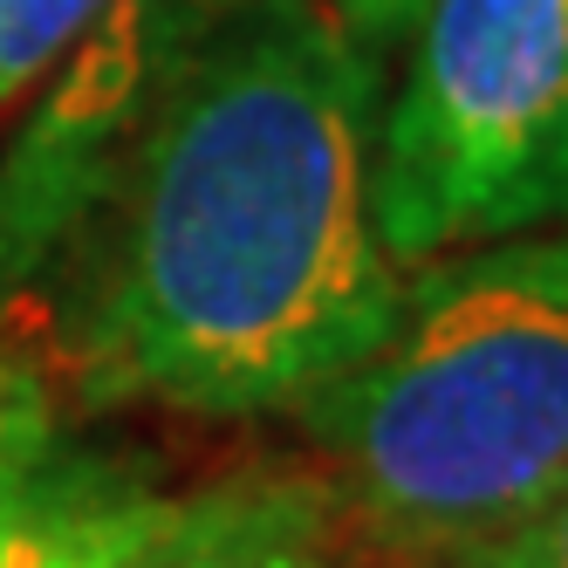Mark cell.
Segmentation results:
<instances>
[{"instance_id": "obj_3", "label": "cell", "mask_w": 568, "mask_h": 568, "mask_svg": "<svg viewBox=\"0 0 568 568\" xmlns=\"http://www.w3.org/2000/svg\"><path fill=\"white\" fill-rule=\"evenodd\" d=\"M568 220V0H418L377 131L397 267Z\"/></svg>"}, {"instance_id": "obj_6", "label": "cell", "mask_w": 568, "mask_h": 568, "mask_svg": "<svg viewBox=\"0 0 568 568\" xmlns=\"http://www.w3.org/2000/svg\"><path fill=\"white\" fill-rule=\"evenodd\" d=\"M165 500L131 466L49 453L0 479V568H131Z\"/></svg>"}, {"instance_id": "obj_1", "label": "cell", "mask_w": 568, "mask_h": 568, "mask_svg": "<svg viewBox=\"0 0 568 568\" xmlns=\"http://www.w3.org/2000/svg\"><path fill=\"white\" fill-rule=\"evenodd\" d=\"M384 55L329 0H213L90 220L69 363L97 404L261 418L356 371L412 274L377 226Z\"/></svg>"}, {"instance_id": "obj_11", "label": "cell", "mask_w": 568, "mask_h": 568, "mask_svg": "<svg viewBox=\"0 0 568 568\" xmlns=\"http://www.w3.org/2000/svg\"><path fill=\"white\" fill-rule=\"evenodd\" d=\"M0 8H8V0H0Z\"/></svg>"}, {"instance_id": "obj_2", "label": "cell", "mask_w": 568, "mask_h": 568, "mask_svg": "<svg viewBox=\"0 0 568 568\" xmlns=\"http://www.w3.org/2000/svg\"><path fill=\"white\" fill-rule=\"evenodd\" d=\"M343 527L412 561L568 494V220L466 247L404 288L397 329L295 404Z\"/></svg>"}, {"instance_id": "obj_5", "label": "cell", "mask_w": 568, "mask_h": 568, "mask_svg": "<svg viewBox=\"0 0 568 568\" xmlns=\"http://www.w3.org/2000/svg\"><path fill=\"white\" fill-rule=\"evenodd\" d=\"M131 568H343L336 486L308 466H240L172 494Z\"/></svg>"}, {"instance_id": "obj_4", "label": "cell", "mask_w": 568, "mask_h": 568, "mask_svg": "<svg viewBox=\"0 0 568 568\" xmlns=\"http://www.w3.org/2000/svg\"><path fill=\"white\" fill-rule=\"evenodd\" d=\"M213 0H110L0 151V315L90 233L165 75Z\"/></svg>"}, {"instance_id": "obj_8", "label": "cell", "mask_w": 568, "mask_h": 568, "mask_svg": "<svg viewBox=\"0 0 568 568\" xmlns=\"http://www.w3.org/2000/svg\"><path fill=\"white\" fill-rule=\"evenodd\" d=\"M62 445V397L42 363L0 349V479L42 466Z\"/></svg>"}, {"instance_id": "obj_9", "label": "cell", "mask_w": 568, "mask_h": 568, "mask_svg": "<svg viewBox=\"0 0 568 568\" xmlns=\"http://www.w3.org/2000/svg\"><path fill=\"white\" fill-rule=\"evenodd\" d=\"M445 568H568V494L548 500L541 514L500 527V535L459 548Z\"/></svg>"}, {"instance_id": "obj_10", "label": "cell", "mask_w": 568, "mask_h": 568, "mask_svg": "<svg viewBox=\"0 0 568 568\" xmlns=\"http://www.w3.org/2000/svg\"><path fill=\"white\" fill-rule=\"evenodd\" d=\"M329 8L349 21V34L371 55H397L404 49V34H412V21H418V0H329Z\"/></svg>"}, {"instance_id": "obj_7", "label": "cell", "mask_w": 568, "mask_h": 568, "mask_svg": "<svg viewBox=\"0 0 568 568\" xmlns=\"http://www.w3.org/2000/svg\"><path fill=\"white\" fill-rule=\"evenodd\" d=\"M110 0H8L0 8V116L28 103V90L75 49Z\"/></svg>"}]
</instances>
